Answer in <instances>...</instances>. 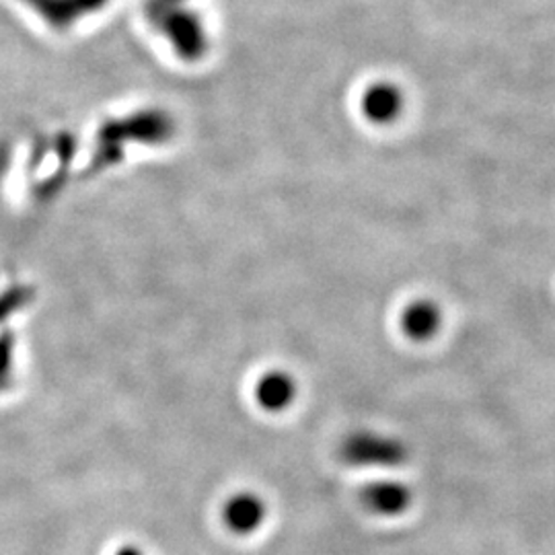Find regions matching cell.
<instances>
[{"label": "cell", "instance_id": "5b68a950", "mask_svg": "<svg viewBox=\"0 0 555 555\" xmlns=\"http://www.w3.org/2000/svg\"><path fill=\"white\" fill-rule=\"evenodd\" d=\"M405 327L412 336H430L437 327V313L430 307H416L405 319Z\"/></svg>", "mask_w": 555, "mask_h": 555}, {"label": "cell", "instance_id": "6da1fadb", "mask_svg": "<svg viewBox=\"0 0 555 555\" xmlns=\"http://www.w3.org/2000/svg\"><path fill=\"white\" fill-rule=\"evenodd\" d=\"M341 459L357 467H397L405 463L408 451L397 438L377 433H354L344 440Z\"/></svg>", "mask_w": 555, "mask_h": 555}, {"label": "cell", "instance_id": "3957f363", "mask_svg": "<svg viewBox=\"0 0 555 555\" xmlns=\"http://www.w3.org/2000/svg\"><path fill=\"white\" fill-rule=\"evenodd\" d=\"M266 504L258 494H249V492H243L237 496H231L224 504V511H222V518H224V525L237 533V535H247V533H254L258 531L266 518Z\"/></svg>", "mask_w": 555, "mask_h": 555}, {"label": "cell", "instance_id": "277c9868", "mask_svg": "<svg viewBox=\"0 0 555 555\" xmlns=\"http://www.w3.org/2000/svg\"><path fill=\"white\" fill-rule=\"evenodd\" d=\"M295 383L284 373H270L261 378L256 389V396L263 410L268 412H282L295 399Z\"/></svg>", "mask_w": 555, "mask_h": 555}, {"label": "cell", "instance_id": "8992f818", "mask_svg": "<svg viewBox=\"0 0 555 555\" xmlns=\"http://www.w3.org/2000/svg\"><path fill=\"white\" fill-rule=\"evenodd\" d=\"M116 555H144L140 552L139 547H134V545H124L121 550L116 552Z\"/></svg>", "mask_w": 555, "mask_h": 555}, {"label": "cell", "instance_id": "7a4b0ae2", "mask_svg": "<svg viewBox=\"0 0 555 555\" xmlns=\"http://www.w3.org/2000/svg\"><path fill=\"white\" fill-rule=\"evenodd\" d=\"M412 492L401 481H373L362 490L364 506L380 516L403 515L412 504Z\"/></svg>", "mask_w": 555, "mask_h": 555}]
</instances>
